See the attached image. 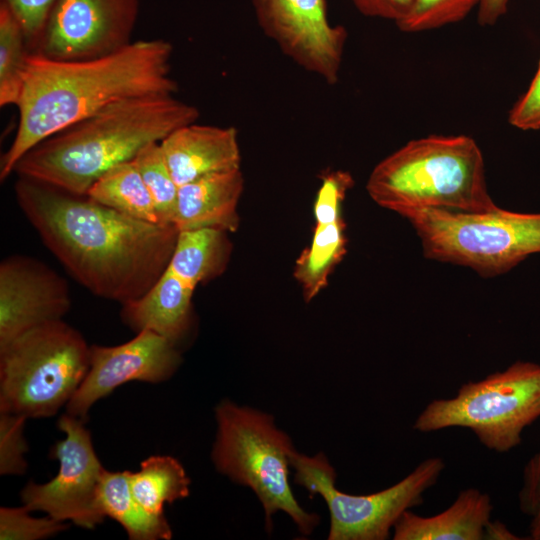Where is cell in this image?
I'll use <instances>...</instances> for the list:
<instances>
[{
	"mask_svg": "<svg viewBox=\"0 0 540 540\" xmlns=\"http://www.w3.org/2000/svg\"><path fill=\"white\" fill-rule=\"evenodd\" d=\"M16 201L45 246L93 295L123 304L145 295L166 270L179 230L136 219L18 176Z\"/></svg>",
	"mask_w": 540,
	"mask_h": 540,
	"instance_id": "obj_1",
	"label": "cell"
},
{
	"mask_svg": "<svg viewBox=\"0 0 540 540\" xmlns=\"http://www.w3.org/2000/svg\"><path fill=\"white\" fill-rule=\"evenodd\" d=\"M173 45L164 39L132 41L114 53L58 60L28 59L14 139L2 155L0 180L8 178L32 147L109 104L150 94H175Z\"/></svg>",
	"mask_w": 540,
	"mask_h": 540,
	"instance_id": "obj_2",
	"label": "cell"
},
{
	"mask_svg": "<svg viewBox=\"0 0 540 540\" xmlns=\"http://www.w3.org/2000/svg\"><path fill=\"white\" fill-rule=\"evenodd\" d=\"M199 117L196 106L175 94L126 98L44 139L23 155L13 173L86 195L111 167Z\"/></svg>",
	"mask_w": 540,
	"mask_h": 540,
	"instance_id": "obj_3",
	"label": "cell"
},
{
	"mask_svg": "<svg viewBox=\"0 0 540 540\" xmlns=\"http://www.w3.org/2000/svg\"><path fill=\"white\" fill-rule=\"evenodd\" d=\"M366 190L379 206L403 217L421 209L480 213L498 208L487 190L481 150L465 135L409 141L374 167Z\"/></svg>",
	"mask_w": 540,
	"mask_h": 540,
	"instance_id": "obj_4",
	"label": "cell"
},
{
	"mask_svg": "<svg viewBox=\"0 0 540 540\" xmlns=\"http://www.w3.org/2000/svg\"><path fill=\"white\" fill-rule=\"evenodd\" d=\"M215 417L212 460L216 469L255 493L263 506L268 531L273 514L283 511L302 534L310 535L319 517L305 511L292 493L289 467L295 449L287 434L276 427L271 415L229 400L217 405Z\"/></svg>",
	"mask_w": 540,
	"mask_h": 540,
	"instance_id": "obj_5",
	"label": "cell"
},
{
	"mask_svg": "<svg viewBox=\"0 0 540 540\" xmlns=\"http://www.w3.org/2000/svg\"><path fill=\"white\" fill-rule=\"evenodd\" d=\"M90 346L61 320L36 326L0 348V412L54 416L87 375Z\"/></svg>",
	"mask_w": 540,
	"mask_h": 540,
	"instance_id": "obj_6",
	"label": "cell"
},
{
	"mask_svg": "<svg viewBox=\"0 0 540 540\" xmlns=\"http://www.w3.org/2000/svg\"><path fill=\"white\" fill-rule=\"evenodd\" d=\"M540 418V365L516 361L504 371L468 382L450 399L431 401L413 428L422 433L451 427L470 429L487 449L504 453L522 441Z\"/></svg>",
	"mask_w": 540,
	"mask_h": 540,
	"instance_id": "obj_7",
	"label": "cell"
},
{
	"mask_svg": "<svg viewBox=\"0 0 540 540\" xmlns=\"http://www.w3.org/2000/svg\"><path fill=\"white\" fill-rule=\"evenodd\" d=\"M405 218L427 258L466 266L484 277L505 273L540 253V213L499 207L480 213L421 209Z\"/></svg>",
	"mask_w": 540,
	"mask_h": 540,
	"instance_id": "obj_8",
	"label": "cell"
},
{
	"mask_svg": "<svg viewBox=\"0 0 540 540\" xmlns=\"http://www.w3.org/2000/svg\"><path fill=\"white\" fill-rule=\"evenodd\" d=\"M290 465L295 470L294 482L308 490L310 497L319 494L325 500L330 514L329 540L388 539L402 514L423 503L425 492L445 468L442 458L430 457L384 490L353 495L336 488L335 470L322 453L310 457L295 450Z\"/></svg>",
	"mask_w": 540,
	"mask_h": 540,
	"instance_id": "obj_9",
	"label": "cell"
},
{
	"mask_svg": "<svg viewBox=\"0 0 540 540\" xmlns=\"http://www.w3.org/2000/svg\"><path fill=\"white\" fill-rule=\"evenodd\" d=\"M58 428L65 438L53 446L50 454L59 462L58 473L44 484L27 483L20 493L21 502L30 511H43L59 521L93 529L105 519L98 503L105 469L83 419L63 414Z\"/></svg>",
	"mask_w": 540,
	"mask_h": 540,
	"instance_id": "obj_10",
	"label": "cell"
},
{
	"mask_svg": "<svg viewBox=\"0 0 540 540\" xmlns=\"http://www.w3.org/2000/svg\"><path fill=\"white\" fill-rule=\"evenodd\" d=\"M256 21L279 50L326 84L337 83L347 31L332 24L327 0H251Z\"/></svg>",
	"mask_w": 540,
	"mask_h": 540,
	"instance_id": "obj_11",
	"label": "cell"
},
{
	"mask_svg": "<svg viewBox=\"0 0 540 540\" xmlns=\"http://www.w3.org/2000/svg\"><path fill=\"white\" fill-rule=\"evenodd\" d=\"M139 0H55L31 53L58 60L105 56L126 47Z\"/></svg>",
	"mask_w": 540,
	"mask_h": 540,
	"instance_id": "obj_12",
	"label": "cell"
},
{
	"mask_svg": "<svg viewBox=\"0 0 540 540\" xmlns=\"http://www.w3.org/2000/svg\"><path fill=\"white\" fill-rule=\"evenodd\" d=\"M180 362L176 345L148 329L120 345H91L89 370L66 411L85 420L92 405L117 387L130 381L163 382L174 374Z\"/></svg>",
	"mask_w": 540,
	"mask_h": 540,
	"instance_id": "obj_13",
	"label": "cell"
},
{
	"mask_svg": "<svg viewBox=\"0 0 540 540\" xmlns=\"http://www.w3.org/2000/svg\"><path fill=\"white\" fill-rule=\"evenodd\" d=\"M71 308L67 281L42 261L11 255L0 264V348Z\"/></svg>",
	"mask_w": 540,
	"mask_h": 540,
	"instance_id": "obj_14",
	"label": "cell"
},
{
	"mask_svg": "<svg viewBox=\"0 0 540 540\" xmlns=\"http://www.w3.org/2000/svg\"><path fill=\"white\" fill-rule=\"evenodd\" d=\"M160 146L178 186L240 169L238 132L234 127L193 122L174 130L160 141Z\"/></svg>",
	"mask_w": 540,
	"mask_h": 540,
	"instance_id": "obj_15",
	"label": "cell"
},
{
	"mask_svg": "<svg viewBox=\"0 0 540 540\" xmlns=\"http://www.w3.org/2000/svg\"><path fill=\"white\" fill-rule=\"evenodd\" d=\"M244 189L240 169L215 173L179 186L174 225L179 231L214 228L235 232Z\"/></svg>",
	"mask_w": 540,
	"mask_h": 540,
	"instance_id": "obj_16",
	"label": "cell"
},
{
	"mask_svg": "<svg viewBox=\"0 0 540 540\" xmlns=\"http://www.w3.org/2000/svg\"><path fill=\"white\" fill-rule=\"evenodd\" d=\"M491 498L476 488L457 495L444 511L423 517L405 511L393 528L394 540H483L491 520Z\"/></svg>",
	"mask_w": 540,
	"mask_h": 540,
	"instance_id": "obj_17",
	"label": "cell"
},
{
	"mask_svg": "<svg viewBox=\"0 0 540 540\" xmlns=\"http://www.w3.org/2000/svg\"><path fill=\"white\" fill-rule=\"evenodd\" d=\"M195 288L167 267L145 295L122 305L121 319L135 332L148 329L176 345L189 329Z\"/></svg>",
	"mask_w": 540,
	"mask_h": 540,
	"instance_id": "obj_18",
	"label": "cell"
},
{
	"mask_svg": "<svg viewBox=\"0 0 540 540\" xmlns=\"http://www.w3.org/2000/svg\"><path fill=\"white\" fill-rule=\"evenodd\" d=\"M227 232L214 228L179 231L168 268L196 287L220 276L229 261Z\"/></svg>",
	"mask_w": 540,
	"mask_h": 540,
	"instance_id": "obj_19",
	"label": "cell"
},
{
	"mask_svg": "<svg viewBox=\"0 0 540 540\" xmlns=\"http://www.w3.org/2000/svg\"><path fill=\"white\" fill-rule=\"evenodd\" d=\"M98 503L105 517L117 521L131 540L172 538L166 517L150 515L136 501L127 471H104L98 490Z\"/></svg>",
	"mask_w": 540,
	"mask_h": 540,
	"instance_id": "obj_20",
	"label": "cell"
},
{
	"mask_svg": "<svg viewBox=\"0 0 540 540\" xmlns=\"http://www.w3.org/2000/svg\"><path fill=\"white\" fill-rule=\"evenodd\" d=\"M127 473L134 498L150 515L164 517L166 503L190 494V479L182 464L171 456H151L138 471Z\"/></svg>",
	"mask_w": 540,
	"mask_h": 540,
	"instance_id": "obj_21",
	"label": "cell"
},
{
	"mask_svg": "<svg viewBox=\"0 0 540 540\" xmlns=\"http://www.w3.org/2000/svg\"><path fill=\"white\" fill-rule=\"evenodd\" d=\"M346 244L343 218L316 224L311 243L300 253L293 271L305 301L312 300L327 286L330 274L346 253Z\"/></svg>",
	"mask_w": 540,
	"mask_h": 540,
	"instance_id": "obj_22",
	"label": "cell"
},
{
	"mask_svg": "<svg viewBox=\"0 0 540 540\" xmlns=\"http://www.w3.org/2000/svg\"><path fill=\"white\" fill-rule=\"evenodd\" d=\"M86 195L128 216L159 223L151 195L133 159L107 170Z\"/></svg>",
	"mask_w": 540,
	"mask_h": 540,
	"instance_id": "obj_23",
	"label": "cell"
},
{
	"mask_svg": "<svg viewBox=\"0 0 540 540\" xmlns=\"http://www.w3.org/2000/svg\"><path fill=\"white\" fill-rule=\"evenodd\" d=\"M31 54L23 28L11 9L0 2V106H17Z\"/></svg>",
	"mask_w": 540,
	"mask_h": 540,
	"instance_id": "obj_24",
	"label": "cell"
},
{
	"mask_svg": "<svg viewBox=\"0 0 540 540\" xmlns=\"http://www.w3.org/2000/svg\"><path fill=\"white\" fill-rule=\"evenodd\" d=\"M151 195L160 224L174 225L178 188L164 158L160 142H151L133 158Z\"/></svg>",
	"mask_w": 540,
	"mask_h": 540,
	"instance_id": "obj_25",
	"label": "cell"
},
{
	"mask_svg": "<svg viewBox=\"0 0 540 540\" xmlns=\"http://www.w3.org/2000/svg\"><path fill=\"white\" fill-rule=\"evenodd\" d=\"M480 0H414L397 27L407 33L433 30L464 20Z\"/></svg>",
	"mask_w": 540,
	"mask_h": 540,
	"instance_id": "obj_26",
	"label": "cell"
},
{
	"mask_svg": "<svg viewBox=\"0 0 540 540\" xmlns=\"http://www.w3.org/2000/svg\"><path fill=\"white\" fill-rule=\"evenodd\" d=\"M22 507L0 508L1 540H40L53 537L66 530L68 524L50 516L36 518Z\"/></svg>",
	"mask_w": 540,
	"mask_h": 540,
	"instance_id": "obj_27",
	"label": "cell"
},
{
	"mask_svg": "<svg viewBox=\"0 0 540 540\" xmlns=\"http://www.w3.org/2000/svg\"><path fill=\"white\" fill-rule=\"evenodd\" d=\"M26 417L13 413L0 414V474L21 475L27 469L24 454L28 446L24 438Z\"/></svg>",
	"mask_w": 540,
	"mask_h": 540,
	"instance_id": "obj_28",
	"label": "cell"
},
{
	"mask_svg": "<svg viewBox=\"0 0 540 540\" xmlns=\"http://www.w3.org/2000/svg\"><path fill=\"white\" fill-rule=\"evenodd\" d=\"M353 182L351 174L342 170L323 175L313 207L316 224H328L343 218V201Z\"/></svg>",
	"mask_w": 540,
	"mask_h": 540,
	"instance_id": "obj_29",
	"label": "cell"
},
{
	"mask_svg": "<svg viewBox=\"0 0 540 540\" xmlns=\"http://www.w3.org/2000/svg\"><path fill=\"white\" fill-rule=\"evenodd\" d=\"M0 2L6 4L17 17L32 52L40 39L55 0H0Z\"/></svg>",
	"mask_w": 540,
	"mask_h": 540,
	"instance_id": "obj_30",
	"label": "cell"
},
{
	"mask_svg": "<svg viewBox=\"0 0 540 540\" xmlns=\"http://www.w3.org/2000/svg\"><path fill=\"white\" fill-rule=\"evenodd\" d=\"M509 123L521 130L540 129V61L529 88L511 108Z\"/></svg>",
	"mask_w": 540,
	"mask_h": 540,
	"instance_id": "obj_31",
	"label": "cell"
},
{
	"mask_svg": "<svg viewBox=\"0 0 540 540\" xmlns=\"http://www.w3.org/2000/svg\"><path fill=\"white\" fill-rule=\"evenodd\" d=\"M518 504L523 514L531 518L540 516V446L524 467Z\"/></svg>",
	"mask_w": 540,
	"mask_h": 540,
	"instance_id": "obj_32",
	"label": "cell"
},
{
	"mask_svg": "<svg viewBox=\"0 0 540 540\" xmlns=\"http://www.w3.org/2000/svg\"><path fill=\"white\" fill-rule=\"evenodd\" d=\"M356 10L371 18L393 21L403 20L410 12L414 0H350Z\"/></svg>",
	"mask_w": 540,
	"mask_h": 540,
	"instance_id": "obj_33",
	"label": "cell"
},
{
	"mask_svg": "<svg viewBox=\"0 0 540 540\" xmlns=\"http://www.w3.org/2000/svg\"><path fill=\"white\" fill-rule=\"evenodd\" d=\"M509 0H480L477 7V20L482 26L494 25L508 9Z\"/></svg>",
	"mask_w": 540,
	"mask_h": 540,
	"instance_id": "obj_34",
	"label": "cell"
},
{
	"mask_svg": "<svg viewBox=\"0 0 540 540\" xmlns=\"http://www.w3.org/2000/svg\"><path fill=\"white\" fill-rule=\"evenodd\" d=\"M484 539L488 540H519L521 537L511 532L502 522L489 521L485 527Z\"/></svg>",
	"mask_w": 540,
	"mask_h": 540,
	"instance_id": "obj_35",
	"label": "cell"
},
{
	"mask_svg": "<svg viewBox=\"0 0 540 540\" xmlns=\"http://www.w3.org/2000/svg\"><path fill=\"white\" fill-rule=\"evenodd\" d=\"M530 539L540 540V516L532 518L530 523Z\"/></svg>",
	"mask_w": 540,
	"mask_h": 540,
	"instance_id": "obj_36",
	"label": "cell"
}]
</instances>
